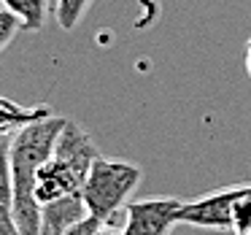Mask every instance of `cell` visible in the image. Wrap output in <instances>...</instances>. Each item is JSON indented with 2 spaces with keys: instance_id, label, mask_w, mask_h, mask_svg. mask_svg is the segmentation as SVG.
Returning a JSON list of instances; mask_svg holds the SVG:
<instances>
[{
  "instance_id": "6da1fadb",
  "label": "cell",
  "mask_w": 251,
  "mask_h": 235,
  "mask_svg": "<svg viewBox=\"0 0 251 235\" xmlns=\"http://www.w3.org/2000/svg\"><path fill=\"white\" fill-rule=\"evenodd\" d=\"M62 125L65 119L51 114L35 125H27L11 138V152H8L11 213L25 235H38L41 206L35 200V179H38V170L49 162Z\"/></svg>"
},
{
  "instance_id": "7a4b0ae2",
  "label": "cell",
  "mask_w": 251,
  "mask_h": 235,
  "mask_svg": "<svg viewBox=\"0 0 251 235\" xmlns=\"http://www.w3.org/2000/svg\"><path fill=\"white\" fill-rule=\"evenodd\" d=\"M141 181H143L141 165L100 154L92 162L81 186V197L89 216L105 224L119 208H127V200L141 186Z\"/></svg>"
},
{
  "instance_id": "3957f363",
  "label": "cell",
  "mask_w": 251,
  "mask_h": 235,
  "mask_svg": "<svg viewBox=\"0 0 251 235\" xmlns=\"http://www.w3.org/2000/svg\"><path fill=\"white\" fill-rule=\"evenodd\" d=\"M240 192H243V184H232V186L205 192V195L195 197L189 203L184 200L178 222L195 224V227L219 230V233H232V208L238 203Z\"/></svg>"
},
{
  "instance_id": "277c9868",
  "label": "cell",
  "mask_w": 251,
  "mask_h": 235,
  "mask_svg": "<svg viewBox=\"0 0 251 235\" xmlns=\"http://www.w3.org/2000/svg\"><path fill=\"white\" fill-rule=\"evenodd\" d=\"M184 200L178 197H143L127 203L125 208V235H170L178 222Z\"/></svg>"
},
{
  "instance_id": "5b68a950",
  "label": "cell",
  "mask_w": 251,
  "mask_h": 235,
  "mask_svg": "<svg viewBox=\"0 0 251 235\" xmlns=\"http://www.w3.org/2000/svg\"><path fill=\"white\" fill-rule=\"evenodd\" d=\"M51 157L73 165L76 170H81V173L87 176L89 168H92V162L100 157V152H98L95 141L89 138V132L84 130L81 125L65 119V125H62L60 135H57V141H54V152H51Z\"/></svg>"
},
{
  "instance_id": "8992f818",
  "label": "cell",
  "mask_w": 251,
  "mask_h": 235,
  "mask_svg": "<svg viewBox=\"0 0 251 235\" xmlns=\"http://www.w3.org/2000/svg\"><path fill=\"white\" fill-rule=\"evenodd\" d=\"M89 216L87 206H84L81 192L76 195L51 200L46 206H41V219H38V235H65L71 227H76L78 222Z\"/></svg>"
},
{
  "instance_id": "52a82bcc",
  "label": "cell",
  "mask_w": 251,
  "mask_h": 235,
  "mask_svg": "<svg viewBox=\"0 0 251 235\" xmlns=\"http://www.w3.org/2000/svg\"><path fill=\"white\" fill-rule=\"evenodd\" d=\"M51 114H54V111H51L46 103L22 105V103H17V100L0 95V135L14 138L27 125H35V122L46 119V116H51Z\"/></svg>"
},
{
  "instance_id": "ba28073f",
  "label": "cell",
  "mask_w": 251,
  "mask_h": 235,
  "mask_svg": "<svg viewBox=\"0 0 251 235\" xmlns=\"http://www.w3.org/2000/svg\"><path fill=\"white\" fill-rule=\"evenodd\" d=\"M0 6L11 11L22 22L25 33H35L46 25L51 11V0H0Z\"/></svg>"
},
{
  "instance_id": "9c48e42d",
  "label": "cell",
  "mask_w": 251,
  "mask_h": 235,
  "mask_svg": "<svg viewBox=\"0 0 251 235\" xmlns=\"http://www.w3.org/2000/svg\"><path fill=\"white\" fill-rule=\"evenodd\" d=\"M95 0H57L54 3V19L62 30H76L81 19L87 17L89 6Z\"/></svg>"
},
{
  "instance_id": "30bf717a",
  "label": "cell",
  "mask_w": 251,
  "mask_h": 235,
  "mask_svg": "<svg viewBox=\"0 0 251 235\" xmlns=\"http://www.w3.org/2000/svg\"><path fill=\"white\" fill-rule=\"evenodd\" d=\"M19 33H22V22H19L11 11L0 8V54L14 44V38H17Z\"/></svg>"
},
{
  "instance_id": "8fae6325",
  "label": "cell",
  "mask_w": 251,
  "mask_h": 235,
  "mask_svg": "<svg viewBox=\"0 0 251 235\" xmlns=\"http://www.w3.org/2000/svg\"><path fill=\"white\" fill-rule=\"evenodd\" d=\"M0 235H25L19 230V224L14 222V213H11V189L3 186L0 192Z\"/></svg>"
},
{
  "instance_id": "7c38bea8",
  "label": "cell",
  "mask_w": 251,
  "mask_h": 235,
  "mask_svg": "<svg viewBox=\"0 0 251 235\" xmlns=\"http://www.w3.org/2000/svg\"><path fill=\"white\" fill-rule=\"evenodd\" d=\"M100 224H103V222H98V219L87 216L84 222H78L76 227H71V230H68L65 235H95V233H98V227H100Z\"/></svg>"
},
{
  "instance_id": "4fadbf2b",
  "label": "cell",
  "mask_w": 251,
  "mask_h": 235,
  "mask_svg": "<svg viewBox=\"0 0 251 235\" xmlns=\"http://www.w3.org/2000/svg\"><path fill=\"white\" fill-rule=\"evenodd\" d=\"M8 152H11V138L0 135V176L8 179Z\"/></svg>"
},
{
  "instance_id": "5bb4252c",
  "label": "cell",
  "mask_w": 251,
  "mask_h": 235,
  "mask_svg": "<svg viewBox=\"0 0 251 235\" xmlns=\"http://www.w3.org/2000/svg\"><path fill=\"white\" fill-rule=\"evenodd\" d=\"M95 235H125V233H122V230L108 227V224H100V227H98V233H95Z\"/></svg>"
},
{
  "instance_id": "9a60e30c",
  "label": "cell",
  "mask_w": 251,
  "mask_h": 235,
  "mask_svg": "<svg viewBox=\"0 0 251 235\" xmlns=\"http://www.w3.org/2000/svg\"><path fill=\"white\" fill-rule=\"evenodd\" d=\"M246 73L251 76V38H249V44H246Z\"/></svg>"
},
{
  "instance_id": "2e32d148",
  "label": "cell",
  "mask_w": 251,
  "mask_h": 235,
  "mask_svg": "<svg viewBox=\"0 0 251 235\" xmlns=\"http://www.w3.org/2000/svg\"><path fill=\"white\" fill-rule=\"evenodd\" d=\"M3 186H8V179H3V176H0V192H3Z\"/></svg>"
}]
</instances>
